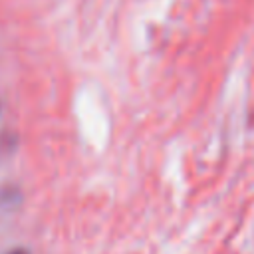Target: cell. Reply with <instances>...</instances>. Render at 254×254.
<instances>
[{
    "mask_svg": "<svg viewBox=\"0 0 254 254\" xmlns=\"http://www.w3.org/2000/svg\"><path fill=\"white\" fill-rule=\"evenodd\" d=\"M8 254H28V252L22 250V248H16V250H12V252H8Z\"/></svg>",
    "mask_w": 254,
    "mask_h": 254,
    "instance_id": "6da1fadb",
    "label": "cell"
}]
</instances>
